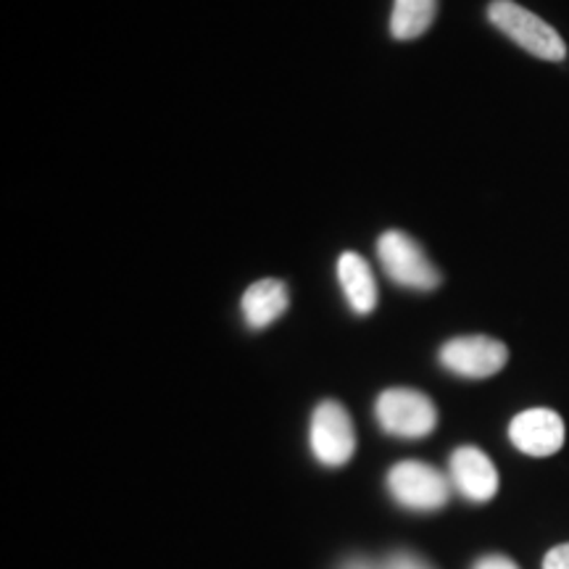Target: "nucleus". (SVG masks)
Here are the masks:
<instances>
[{
    "mask_svg": "<svg viewBox=\"0 0 569 569\" xmlns=\"http://www.w3.org/2000/svg\"><path fill=\"white\" fill-rule=\"evenodd\" d=\"M288 284L280 280H259L240 298V315L251 330H264L288 311Z\"/></svg>",
    "mask_w": 569,
    "mask_h": 569,
    "instance_id": "9d476101",
    "label": "nucleus"
},
{
    "mask_svg": "<svg viewBox=\"0 0 569 569\" xmlns=\"http://www.w3.org/2000/svg\"><path fill=\"white\" fill-rule=\"evenodd\" d=\"M488 21L498 32L507 34L515 46L540 61L559 63L567 59V42L561 40V34L549 21H543L538 13L528 11L515 0H493L488 6Z\"/></svg>",
    "mask_w": 569,
    "mask_h": 569,
    "instance_id": "f257e3e1",
    "label": "nucleus"
},
{
    "mask_svg": "<svg viewBox=\"0 0 569 569\" xmlns=\"http://www.w3.org/2000/svg\"><path fill=\"white\" fill-rule=\"evenodd\" d=\"M382 569H432V567L419 557H415V553L396 551V553H390L386 561H382Z\"/></svg>",
    "mask_w": 569,
    "mask_h": 569,
    "instance_id": "f8f14e48",
    "label": "nucleus"
},
{
    "mask_svg": "<svg viewBox=\"0 0 569 569\" xmlns=\"http://www.w3.org/2000/svg\"><path fill=\"white\" fill-rule=\"evenodd\" d=\"M338 282L353 315L367 317L377 309V282L372 267L356 251H343L338 259Z\"/></svg>",
    "mask_w": 569,
    "mask_h": 569,
    "instance_id": "1a4fd4ad",
    "label": "nucleus"
},
{
    "mask_svg": "<svg viewBox=\"0 0 569 569\" xmlns=\"http://www.w3.org/2000/svg\"><path fill=\"white\" fill-rule=\"evenodd\" d=\"M451 480L425 461L407 459L388 472V493L411 511H438L451 498Z\"/></svg>",
    "mask_w": 569,
    "mask_h": 569,
    "instance_id": "20e7f679",
    "label": "nucleus"
},
{
    "mask_svg": "<svg viewBox=\"0 0 569 569\" xmlns=\"http://www.w3.org/2000/svg\"><path fill=\"white\" fill-rule=\"evenodd\" d=\"M448 480L472 503H488L498 493V469L488 459V453L475 446H461L451 453Z\"/></svg>",
    "mask_w": 569,
    "mask_h": 569,
    "instance_id": "6e6552de",
    "label": "nucleus"
},
{
    "mask_svg": "<svg viewBox=\"0 0 569 569\" xmlns=\"http://www.w3.org/2000/svg\"><path fill=\"white\" fill-rule=\"evenodd\" d=\"M340 569H382V565H375V561H369L365 557H356V559H348Z\"/></svg>",
    "mask_w": 569,
    "mask_h": 569,
    "instance_id": "2eb2a0df",
    "label": "nucleus"
},
{
    "mask_svg": "<svg viewBox=\"0 0 569 569\" xmlns=\"http://www.w3.org/2000/svg\"><path fill=\"white\" fill-rule=\"evenodd\" d=\"M543 569H569V543L553 546L543 557Z\"/></svg>",
    "mask_w": 569,
    "mask_h": 569,
    "instance_id": "ddd939ff",
    "label": "nucleus"
},
{
    "mask_svg": "<svg viewBox=\"0 0 569 569\" xmlns=\"http://www.w3.org/2000/svg\"><path fill=\"white\" fill-rule=\"evenodd\" d=\"M509 440L525 457H553L565 446V419L551 409H528L511 419Z\"/></svg>",
    "mask_w": 569,
    "mask_h": 569,
    "instance_id": "0eeeda50",
    "label": "nucleus"
},
{
    "mask_svg": "<svg viewBox=\"0 0 569 569\" xmlns=\"http://www.w3.org/2000/svg\"><path fill=\"white\" fill-rule=\"evenodd\" d=\"M438 361L451 375L467 377V380H486L507 367L509 348L488 336H461L440 346Z\"/></svg>",
    "mask_w": 569,
    "mask_h": 569,
    "instance_id": "423d86ee",
    "label": "nucleus"
},
{
    "mask_svg": "<svg viewBox=\"0 0 569 569\" xmlns=\"http://www.w3.org/2000/svg\"><path fill=\"white\" fill-rule=\"evenodd\" d=\"M438 0H393L390 11V34L393 40H419L436 24Z\"/></svg>",
    "mask_w": 569,
    "mask_h": 569,
    "instance_id": "9b49d317",
    "label": "nucleus"
},
{
    "mask_svg": "<svg viewBox=\"0 0 569 569\" xmlns=\"http://www.w3.org/2000/svg\"><path fill=\"white\" fill-rule=\"evenodd\" d=\"M377 259H380L382 272L403 290L430 293L443 282L438 267L427 259L425 248L401 230H386L377 238Z\"/></svg>",
    "mask_w": 569,
    "mask_h": 569,
    "instance_id": "f03ea898",
    "label": "nucleus"
},
{
    "mask_svg": "<svg viewBox=\"0 0 569 569\" xmlns=\"http://www.w3.org/2000/svg\"><path fill=\"white\" fill-rule=\"evenodd\" d=\"M375 417L382 432L403 440H422L438 427L436 403L411 388L382 390L375 401Z\"/></svg>",
    "mask_w": 569,
    "mask_h": 569,
    "instance_id": "7ed1b4c3",
    "label": "nucleus"
},
{
    "mask_svg": "<svg viewBox=\"0 0 569 569\" xmlns=\"http://www.w3.org/2000/svg\"><path fill=\"white\" fill-rule=\"evenodd\" d=\"M472 569H519V567L511 559L501 557V553H488V557L475 561Z\"/></svg>",
    "mask_w": 569,
    "mask_h": 569,
    "instance_id": "4468645a",
    "label": "nucleus"
},
{
    "mask_svg": "<svg viewBox=\"0 0 569 569\" xmlns=\"http://www.w3.org/2000/svg\"><path fill=\"white\" fill-rule=\"evenodd\" d=\"M309 446L315 459L325 467H343L353 459V419L338 401H322L315 409L309 427Z\"/></svg>",
    "mask_w": 569,
    "mask_h": 569,
    "instance_id": "39448f33",
    "label": "nucleus"
}]
</instances>
